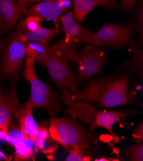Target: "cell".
<instances>
[{"mask_svg": "<svg viewBox=\"0 0 143 161\" xmlns=\"http://www.w3.org/2000/svg\"><path fill=\"white\" fill-rule=\"evenodd\" d=\"M129 77L100 78L92 80L80 92L72 93L74 102H84L101 108L135 105L134 93L130 89Z\"/></svg>", "mask_w": 143, "mask_h": 161, "instance_id": "cell-1", "label": "cell"}, {"mask_svg": "<svg viewBox=\"0 0 143 161\" xmlns=\"http://www.w3.org/2000/svg\"><path fill=\"white\" fill-rule=\"evenodd\" d=\"M73 92L69 89H63L62 92V101L67 107L63 111L66 116L78 119L86 123L92 131L97 127H103L112 136L114 142L121 141L119 137L113 131V126L116 123H121L127 117L139 114L133 110H97L90 103L84 102H74L71 97Z\"/></svg>", "mask_w": 143, "mask_h": 161, "instance_id": "cell-2", "label": "cell"}, {"mask_svg": "<svg viewBox=\"0 0 143 161\" xmlns=\"http://www.w3.org/2000/svg\"><path fill=\"white\" fill-rule=\"evenodd\" d=\"M75 49L62 40L47 46L39 61L46 68L51 80L58 89H69L73 93L77 92L80 83L70 65Z\"/></svg>", "mask_w": 143, "mask_h": 161, "instance_id": "cell-3", "label": "cell"}, {"mask_svg": "<svg viewBox=\"0 0 143 161\" xmlns=\"http://www.w3.org/2000/svg\"><path fill=\"white\" fill-rule=\"evenodd\" d=\"M49 130L53 141L69 150L78 147L87 150L96 141L91 132L69 116L59 118L52 117Z\"/></svg>", "mask_w": 143, "mask_h": 161, "instance_id": "cell-4", "label": "cell"}, {"mask_svg": "<svg viewBox=\"0 0 143 161\" xmlns=\"http://www.w3.org/2000/svg\"><path fill=\"white\" fill-rule=\"evenodd\" d=\"M34 60H25L22 73L23 77L30 84V97L29 102L33 109L46 110L52 117L56 116L62 110L58 96L50 86L40 80L36 73Z\"/></svg>", "mask_w": 143, "mask_h": 161, "instance_id": "cell-5", "label": "cell"}, {"mask_svg": "<svg viewBox=\"0 0 143 161\" xmlns=\"http://www.w3.org/2000/svg\"><path fill=\"white\" fill-rule=\"evenodd\" d=\"M25 42L12 32L0 42V76L16 80L25 58Z\"/></svg>", "mask_w": 143, "mask_h": 161, "instance_id": "cell-6", "label": "cell"}, {"mask_svg": "<svg viewBox=\"0 0 143 161\" xmlns=\"http://www.w3.org/2000/svg\"><path fill=\"white\" fill-rule=\"evenodd\" d=\"M107 57L100 47L88 44L80 50L75 49L73 62L76 64L79 82L98 75Z\"/></svg>", "mask_w": 143, "mask_h": 161, "instance_id": "cell-7", "label": "cell"}, {"mask_svg": "<svg viewBox=\"0 0 143 161\" xmlns=\"http://www.w3.org/2000/svg\"><path fill=\"white\" fill-rule=\"evenodd\" d=\"M134 27L131 25L107 23L94 34H91L89 43L102 47L121 48L129 46Z\"/></svg>", "mask_w": 143, "mask_h": 161, "instance_id": "cell-8", "label": "cell"}, {"mask_svg": "<svg viewBox=\"0 0 143 161\" xmlns=\"http://www.w3.org/2000/svg\"><path fill=\"white\" fill-rule=\"evenodd\" d=\"M59 20L66 34L63 41L67 44L76 48L84 42L89 43L91 33L74 20L73 11L70 10L62 15Z\"/></svg>", "mask_w": 143, "mask_h": 161, "instance_id": "cell-9", "label": "cell"}, {"mask_svg": "<svg viewBox=\"0 0 143 161\" xmlns=\"http://www.w3.org/2000/svg\"><path fill=\"white\" fill-rule=\"evenodd\" d=\"M66 12H68L57 0H46L36 3L26 8L23 16H39L44 19L50 20L53 22L55 28L59 30L62 26L59 18Z\"/></svg>", "mask_w": 143, "mask_h": 161, "instance_id": "cell-10", "label": "cell"}, {"mask_svg": "<svg viewBox=\"0 0 143 161\" xmlns=\"http://www.w3.org/2000/svg\"><path fill=\"white\" fill-rule=\"evenodd\" d=\"M19 105L16 91L0 86V130L3 131L6 136L10 119Z\"/></svg>", "mask_w": 143, "mask_h": 161, "instance_id": "cell-11", "label": "cell"}, {"mask_svg": "<svg viewBox=\"0 0 143 161\" xmlns=\"http://www.w3.org/2000/svg\"><path fill=\"white\" fill-rule=\"evenodd\" d=\"M23 13L18 0H0V36L16 26Z\"/></svg>", "mask_w": 143, "mask_h": 161, "instance_id": "cell-12", "label": "cell"}, {"mask_svg": "<svg viewBox=\"0 0 143 161\" xmlns=\"http://www.w3.org/2000/svg\"><path fill=\"white\" fill-rule=\"evenodd\" d=\"M117 5L118 0H73V17L77 23L81 24L94 8L102 6L110 10L116 8Z\"/></svg>", "mask_w": 143, "mask_h": 161, "instance_id": "cell-13", "label": "cell"}, {"mask_svg": "<svg viewBox=\"0 0 143 161\" xmlns=\"http://www.w3.org/2000/svg\"><path fill=\"white\" fill-rule=\"evenodd\" d=\"M33 110L28 100L23 105H19L14 117L18 120L25 137H29L34 141L38 132L39 125L34 119Z\"/></svg>", "mask_w": 143, "mask_h": 161, "instance_id": "cell-14", "label": "cell"}, {"mask_svg": "<svg viewBox=\"0 0 143 161\" xmlns=\"http://www.w3.org/2000/svg\"><path fill=\"white\" fill-rule=\"evenodd\" d=\"M14 31L25 42H32L46 46L59 34V30L57 28H47L42 26L35 31H28L19 23L17 24Z\"/></svg>", "mask_w": 143, "mask_h": 161, "instance_id": "cell-15", "label": "cell"}, {"mask_svg": "<svg viewBox=\"0 0 143 161\" xmlns=\"http://www.w3.org/2000/svg\"><path fill=\"white\" fill-rule=\"evenodd\" d=\"M34 141L25 137L22 141L15 146L14 151V160H30L34 155Z\"/></svg>", "mask_w": 143, "mask_h": 161, "instance_id": "cell-16", "label": "cell"}, {"mask_svg": "<svg viewBox=\"0 0 143 161\" xmlns=\"http://www.w3.org/2000/svg\"><path fill=\"white\" fill-rule=\"evenodd\" d=\"M25 137V134L21 130L18 120L13 116L10 119L7 128V141L10 145L15 147Z\"/></svg>", "mask_w": 143, "mask_h": 161, "instance_id": "cell-17", "label": "cell"}, {"mask_svg": "<svg viewBox=\"0 0 143 161\" xmlns=\"http://www.w3.org/2000/svg\"><path fill=\"white\" fill-rule=\"evenodd\" d=\"M50 137L49 126L47 125L44 123L39 125L38 132L34 141L36 148L42 151L44 148L46 141Z\"/></svg>", "mask_w": 143, "mask_h": 161, "instance_id": "cell-18", "label": "cell"}, {"mask_svg": "<svg viewBox=\"0 0 143 161\" xmlns=\"http://www.w3.org/2000/svg\"><path fill=\"white\" fill-rule=\"evenodd\" d=\"M130 46L134 51V58L132 59V68L134 71L141 73L142 75V52L140 51L137 45L132 40H130L129 46Z\"/></svg>", "mask_w": 143, "mask_h": 161, "instance_id": "cell-19", "label": "cell"}, {"mask_svg": "<svg viewBox=\"0 0 143 161\" xmlns=\"http://www.w3.org/2000/svg\"><path fill=\"white\" fill-rule=\"evenodd\" d=\"M43 20L44 19L39 16H28V17H24L19 24L26 30L35 31L42 26L41 23Z\"/></svg>", "mask_w": 143, "mask_h": 161, "instance_id": "cell-20", "label": "cell"}, {"mask_svg": "<svg viewBox=\"0 0 143 161\" xmlns=\"http://www.w3.org/2000/svg\"><path fill=\"white\" fill-rule=\"evenodd\" d=\"M66 161H89L90 157L86 153V150L78 147L70 149L69 153L66 158Z\"/></svg>", "mask_w": 143, "mask_h": 161, "instance_id": "cell-21", "label": "cell"}, {"mask_svg": "<svg viewBox=\"0 0 143 161\" xmlns=\"http://www.w3.org/2000/svg\"><path fill=\"white\" fill-rule=\"evenodd\" d=\"M127 159L134 161L143 160V143H137L135 145L129 147L126 150Z\"/></svg>", "mask_w": 143, "mask_h": 161, "instance_id": "cell-22", "label": "cell"}, {"mask_svg": "<svg viewBox=\"0 0 143 161\" xmlns=\"http://www.w3.org/2000/svg\"><path fill=\"white\" fill-rule=\"evenodd\" d=\"M134 28L136 29L138 35L142 41L143 37V2L140 0V4L136 9L135 14V25ZM141 41V42H142Z\"/></svg>", "mask_w": 143, "mask_h": 161, "instance_id": "cell-23", "label": "cell"}, {"mask_svg": "<svg viewBox=\"0 0 143 161\" xmlns=\"http://www.w3.org/2000/svg\"><path fill=\"white\" fill-rule=\"evenodd\" d=\"M132 139L137 143H142L143 142V124L140 123L135 128L132 134Z\"/></svg>", "mask_w": 143, "mask_h": 161, "instance_id": "cell-24", "label": "cell"}, {"mask_svg": "<svg viewBox=\"0 0 143 161\" xmlns=\"http://www.w3.org/2000/svg\"><path fill=\"white\" fill-rule=\"evenodd\" d=\"M138 0H122L120 5L121 10L126 12L134 8Z\"/></svg>", "mask_w": 143, "mask_h": 161, "instance_id": "cell-25", "label": "cell"}, {"mask_svg": "<svg viewBox=\"0 0 143 161\" xmlns=\"http://www.w3.org/2000/svg\"><path fill=\"white\" fill-rule=\"evenodd\" d=\"M67 12L71 10L73 7V0H57Z\"/></svg>", "mask_w": 143, "mask_h": 161, "instance_id": "cell-26", "label": "cell"}, {"mask_svg": "<svg viewBox=\"0 0 143 161\" xmlns=\"http://www.w3.org/2000/svg\"><path fill=\"white\" fill-rule=\"evenodd\" d=\"M18 2H19V4L21 8V9L25 12V9L26 8V5L28 3V2L29 1V0H18Z\"/></svg>", "mask_w": 143, "mask_h": 161, "instance_id": "cell-27", "label": "cell"}, {"mask_svg": "<svg viewBox=\"0 0 143 161\" xmlns=\"http://www.w3.org/2000/svg\"><path fill=\"white\" fill-rule=\"evenodd\" d=\"M12 160V156H10L9 157H7L1 150H0V160Z\"/></svg>", "mask_w": 143, "mask_h": 161, "instance_id": "cell-28", "label": "cell"}, {"mask_svg": "<svg viewBox=\"0 0 143 161\" xmlns=\"http://www.w3.org/2000/svg\"><path fill=\"white\" fill-rule=\"evenodd\" d=\"M43 1H46V0H29V1L28 2V3H27L26 6L30 7V6H31L32 5L36 3H39V2H43Z\"/></svg>", "mask_w": 143, "mask_h": 161, "instance_id": "cell-29", "label": "cell"}]
</instances>
